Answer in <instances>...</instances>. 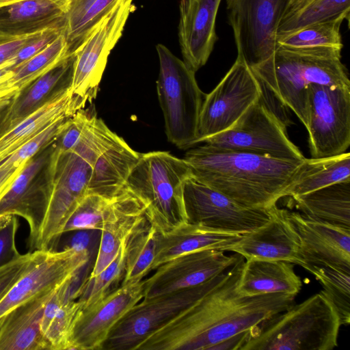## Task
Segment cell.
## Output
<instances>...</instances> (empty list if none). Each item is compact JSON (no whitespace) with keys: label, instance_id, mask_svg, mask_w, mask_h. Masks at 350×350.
<instances>
[{"label":"cell","instance_id":"40","mask_svg":"<svg viewBox=\"0 0 350 350\" xmlns=\"http://www.w3.org/2000/svg\"><path fill=\"white\" fill-rule=\"evenodd\" d=\"M117 196L109 198L95 193L87 194L70 216L63 233L82 230H100L104 217Z\"/></svg>","mask_w":350,"mask_h":350},{"label":"cell","instance_id":"5","mask_svg":"<svg viewBox=\"0 0 350 350\" xmlns=\"http://www.w3.org/2000/svg\"><path fill=\"white\" fill-rule=\"evenodd\" d=\"M341 325L321 291L255 327L241 350H332Z\"/></svg>","mask_w":350,"mask_h":350},{"label":"cell","instance_id":"3","mask_svg":"<svg viewBox=\"0 0 350 350\" xmlns=\"http://www.w3.org/2000/svg\"><path fill=\"white\" fill-rule=\"evenodd\" d=\"M341 50L322 47H277L260 64L250 68L263 88L283 107L290 108L306 129L309 121L308 87L350 86Z\"/></svg>","mask_w":350,"mask_h":350},{"label":"cell","instance_id":"25","mask_svg":"<svg viewBox=\"0 0 350 350\" xmlns=\"http://www.w3.org/2000/svg\"><path fill=\"white\" fill-rule=\"evenodd\" d=\"M58 288L23 303L3 317L0 350H50L40 322L46 302Z\"/></svg>","mask_w":350,"mask_h":350},{"label":"cell","instance_id":"10","mask_svg":"<svg viewBox=\"0 0 350 350\" xmlns=\"http://www.w3.org/2000/svg\"><path fill=\"white\" fill-rule=\"evenodd\" d=\"M217 276L192 288L144 297L111 329L101 350H137L146 338L204 294Z\"/></svg>","mask_w":350,"mask_h":350},{"label":"cell","instance_id":"31","mask_svg":"<svg viewBox=\"0 0 350 350\" xmlns=\"http://www.w3.org/2000/svg\"><path fill=\"white\" fill-rule=\"evenodd\" d=\"M350 180V153L302 161L282 198L306 194L330 185Z\"/></svg>","mask_w":350,"mask_h":350},{"label":"cell","instance_id":"51","mask_svg":"<svg viewBox=\"0 0 350 350\" xmlns=\"http://www.w3.org/2000/svg\"><path fill=\"white\" fill-rule=\"evenodd\" d=\"M5 109H0V119L2 118L5 111H4Z\"/></svg>","mask_w":350,"mask_h":350},{"label":"cell","instance_id":"36","mask_svg":"<svg viewBox=\"0 0 350 350\" xmlns=\"http://www.w3.org/2000/svg\"><path fill=\"white\" fill-rule=\"evenodd\" d=\"M344 19L340 16L325 23H317L295 31L277 36L276 48L310 49L330 47L342 49L340 26Z\"/></svg>","mask_w":350,"mask_h":350},{"label":"cell","instance_id":"12","mask_svg":"<svg viewBox=\"0 0 350 350\" xmlns=\"http://www.w3.org/2000/svg\"><path fill=\"white\" fill-rule=\"evenodd\" d=\"M308 144L311 158L346 152L350 145V86L308 87Z\"/></svg>","mask_w":350,"mask_h":350},{"label":"cell","instance_id":"23","mask_svg":"<svg viewBox=\"0 0 350 350\" xmlns=\"http://www.w3.org/2000/svg\"><path fill=\"white\" fill-rule=\"evenodd\" d=\"M82 109L69 85L57 90L38 109L0 133V164L53 123L70 118Z\"/></svg>","mask_w":350,"mask_h":350},{"label":"cell","instance_id":"49","mask_svg":"<svg viewBox=\"0 0 350 350\" xmlns=\"http://www.w3.org/2000/svg\"><path fill=\"white\" fill-rule=\"evenodd\" d=\"M19 1L21 0H0V8L14 3Z\"/></svg>","mask_w":350,"mask_h":350},{"label":"cell","instance_id":"18","mask_svg":"<svg viewBox=\"0 0 350 350\" xmlns=\"http://www.w3.org/2000/svg\"><path fill=\"white\" fill-rule=\"evenodd\" d=\"M286 215L300 240L303 268L327 266L350 271V230L298 212L286 209Z\"/></svg>","mask_w":350,"mask_h":350},{"label":"cell","instance_id":"45","mask_svg":"<svg viewBox=\"0 0 350 350\" xmlns=\"http://www.w3.org/2000/svg\"><path fill=\"white\" fill-rule=\"evenodd\" d=\"M27 163L21 162L10 156L0 164V200L9 191Z\"/></svg>","mask_w":350,"mask_h":350},{"label":"cell","instance_id":"43","mask_svg":"<svg viewBox=\"0 0 350 350\" xmlns=\"http://www.w3.org/2000/svg\"><path fill=\"white\" fill-rule=\"evenodd\" d=\"M31 256L28 252L17 260L0 267V300L26 269Z\"/></svg>","mask_w":350,"mask_h":350},{"label":"cell","instance_id":"44","mask_svg":"<svg viewBox=\"0 0 350 350\" xmlns=\"http://www.w3.org/2000/svg\"><path fill=\"white\" fill-rule=\"evenodd\" d=\"M12 65L10 59L0 64V109H6L20 94L12 79Z\"/></svg>","mask_w":350,"mask_h":350},{"label":"cell","instance_id":"15","mask_svg":"<svg viewBox=\"0 0 350 350\" xmlns=\"http://www.w3.org/2000/svg\"><path fill=\"white\" fill-rule=\"evenodd\" d=\"M88 260L89 252L83 246L32 252L26 269L0 300V319L23 303L58 288L80 273Z\"/></svg>","mask_w":350,"mask_h":350},{"label":"cell","instance_id":"9","mask_svg":"<svg viewBox=\"0 0 350 350\" xmlns=\"http://www.w3.org/2000/svg\"><path fill=\"white\" fill-rule=\"evenodd\" d=\"M133 0H118L73 52L70 90L83 108L96 96L108 57L121 36Z\"/></svg>","mask_w":350,"mask_h":350},{"label":"cell","instance_id":"4","mask_svg":"<svg viewBox=\"0 0 350 350\" xmlns=\"http://www.w3.org/2000/svg\"><path fill=\"white\" fill-rule=\"evenodd\" d=\"M105 144L104 134L88 126L72 149L53 146L43 180L47 210L37 250H53L70 216L88 193L93 164Z\"/></svg>","mask_w":350,"mask_h":350},{"label":"cell","instance_id":"37","mask_svg":"<svg viewBox=\"0 0 350 350\" xmlns=\"http://www.w3.org/2000/svg\"><path fill=\"white\" fill-rule=\"evenodd\" d=\"M70 54L71 53L69 51L67 40L63 31L46 48L12 70L13 81L21 92Z\"/></svg>","mask_w":350,"mask_h":350},{"label":"cell","instance_id":"30","mask_svg":"<svg viewBox=\"0 0 350 350\" xmlns=\"http://www.w3.org/2000/svg\"><path fill=\"white\" fill-rule=\"evenodd\" d=\"M292 198L301 213L350 230V180L338 182Z\"/></svg>","mask_w":350,"mask_h":350},{"label":"cell","instance_id":"42","mask_svg":"<svg viewBox=\"0 0 350 350\" xmlns=\"http://www.w3.org/2000/svg\"><path fill=\"white\" fill-rule=\"evenodd\" d=\"M18 228V220L15 215H8L0 218V267L19 258L16 245V234Z\"/></svg>","mask_w":350,"mask_h":350},{"label":"cell","instance_id":"8","mask_svg":"<svg viewBox=\"0 0 350 350\" xmlns=\"http://www.w3.org/2000/svg\"><path fill=\"white\" fill-rule=\"evenodd\" d=\"M270 96L263 88L260 97L229 129L201 142L284 160H303L301 151L288 137V124L272 107Z\"/></svg>","mask_w":350,"mask_h":350},{"label":"cell","instance_id":"1","mask_svg":"<svg viewBox=\"0 0 350 350\" xmlns=\"http://www.w3.org/2000/svg\"><path fill=\"white\" fill-rule=\"evenodd\" d=\"M244 259L240 256L204 294L146 338L137 350H213L293 305L294 295L240 294L237 284Z\"/></svg>","mask_w":350,"mask_h":350},{"label":"cell","instance_id":"6","mask_svg":"<svg viewBox=\"0 0 350 350\" xmlns=\"http://www.w3.org/2000/svg\"><path fill=\"white\" fill-rule=\"evenodd\" d=\"M191 174L183 159L165 151L140 154L125 187L143 204L150 226L159 234L186 222L183 183Z\"/></svg>","mask_w":350,"mask_h":350},{"label":"cell","instance_id":"29","mask_svg":"<svg viewBox=\"0 0 350 350\" xmlns=\"http://www.w3.org/2000/svg\"><path fill=\"white\" fill-rule=\"evenodd\" d=\"M73 62L74 54L71 53L23 89L6 108L0 122V133L38 109L57 90L67 86L59 85H70Z\"/></svg>","mask_w":350,"mask_h":350},{"label":"cell","instance_id":"24","mask_svg":"<svg viewBox=\"0 0 350 350\" xmlns=\"http://www.w3.org/2000/svg\"><path fill=\"white\" fill-rule=\"evenodd\" d=\"M73 0H21L0 8V31L22 36L65 24Z\"/></svg>","mask_w":350,"mask_h":350},{"label":"cell","instance_id":"39","mask_svg":"<svg viewBox=\"0 0 350 350\" xmlns=\"http://www.w3.org/2000/svg\"><path fill=\"white\" fill-rule=\"evenodd\" d=\"M130 237L123 241L115 258L107 267L94 278L87 279L77 288L75 297L81 303V309L93 304L103 297L113 289L112 286L121 278H123L126 249Z\"/></svg>","mask_w":350,"mask_h":350},{"label":"cell","instance_id":"27","mask_svg":"<svg viewBox=\"0 0 350 350\" xmlns=\"http://www.w3.org/2000/svg\"><path fill=\"white\" fill-rule=\"evenodd\" d=\"M241 236L184 222L166 233H159L151 271L185 254L210 249L224 251L239 240Z\"/></svg>","mask_w":350,"mask_h":350},{"label":"cell","instance_id":"14","mask_svg":"<svg viewBox=\"0 0 350 350\" xmlns=\"http://www.w3.org/2000/svg\"><path fill=\"white\" fill-rule=\"evenodd\" d=\"M262 92L263 87L250 67L237 58L218 85L205 94L196 144L229 129Z\"/></svg>","mask_w":350,"mask_h":350},{"label":"cell","instance_id":"22","mask_svg":"<svg viewBox=\"0 0 350 350\" xmlns=\"http://www.w3.org/2000/svg\"><path fill=\"white\" fill-rule=\"evenodd\" d=\"M148 224L143 204L124 187L104 217L98 254L88 279L107 267L126 239Z\"/></svg>","mask_w":350,"mask_h":350},{"label":"cell","instance_id":"19","mask_svg":"<svg viewBox=\"0 0 350 350\" xmlns=\"http://www.w3.org/2000/svg\"><path fill=\"white\" fill-rule=\"evenodd\" d=\"M270 219L264 225L242 234L224 252H233L244 258L284 260L301 266L300 240L286 215V209L270 206Z\"/></svg>","mask_w":350,"mask_h":350},{"label":"cell","instance_id":"13","mask_svg":"<svg viewBox=\"0 0 350 350\" xmlns=\"http://www.w3.org/2000/svg\"><path fill=\"white\" fill-rule=\"evenodd\" d=\"M186 222L216 230L244 234L264 225L270 219L269 208L243 206L194 178L183 183Z\"/></svg>","mask_w":350,"mask_h":350},{"label":"cell","instance_id":"38","mask_svg":"<svg viewBox=\"0 0 350 350\" xmlns=\"http://www.w3.org/2000/svg\"><path fill=\"white\" fill-rule=\"evenodd\" d=\"M321 284L322 293L336 308L342 325L350 323V271L327 266H313L308 270Z\"/></svg>","mask_w":350,"mask_h":350},{"label":"cell","instance_id":"35","mask_svg":"<svg viewBox=\"0 0 350 350\" xmlns=\"http://www.w3.org/2000/svg\"><path fill=\"white\" fill-rule=\"evenodd\" d=\"M349 11L350 0H312L295 12L282 17L277 36L342 16L349 20Z\"/></svg>","mask_w":350,"mask_h":350},{"label":"cell","instance_id":"2","mask_svg":"<svg viewBox=\"0 0 350 350\" xmlns=\"http://www.w3.org/2000/svg\"><path fill=\"white\" fill-rule=\"evenodd\" d=\"M200 182L250 208L276 204L302 161L273 158L205 145L183 159Z\"/></svg>","mask_w":350,"mask_h":350},{"label":"cell","instance_id":"11","mask_svg":"<svg viewBox=\"0 0 350 350\" xmlns=\"http://www.w3.org/2000/svg\"><path fill=\"white\" fill-rule=\"evenodd\" d=\"M287 3L288 0H226L237 58L252 68L273 53Z\"/></svg>","mask_w":350,"mask_h":350},{"label":"cell","instance_id":"41","mask_svg":"<svg viewBox=\"0 0 350 350\" xmlns=\"http://www.w3.org/2000/svg\"><path fill=\"white\" fill-rule=\"evenodd\" d=\"M65 29V24L56 25L44 29L34 35L16 54L10 59L12 63L11 70H14L29 59L40 52Z\"/></svg>","mask_w":350,"mask_h":350},{"label":"cell","instance_id":"28","mask_svg":"<svg viewBox=\"0 0 350 350\" xmlns=\"http://www.w3.org/2000/svg\"><path fill=\"white\" fill-rule=\"evenodd\" d=\"M293 267V263L284 260L247 259L239 278L237 291L247 296L270 293L297 295L302 288V281Z\"/></svg>","mask_w":350,"mask_h":350},{"label":"cell","instance_id":"7","mask_svg":"<svg viewBox=\"0 0 350 350\" xmlns=\"http://www.w3.org/2000/svg\"><path fill=\"white\" fill-rule=\"evenodd\" d=\"M159 60L157 81L168 141L185 149L196 144L199 116L205 94L200 89L195 72L165 46L158 44Z\"/></svg>","mask_w":350,"mask_h":350},{"label":"cell","instance_id":"20","mask_svg":"<svg viewBox=\"0 0 350 350\" xmlns=\"http://www.w3.org/2000/svg\"><path fill=\"white\" fill-rule=\"evenodd\" d=\"M46 155L33 157L0 200V218L8 215L24 218L29 227V252L37 250L44 226L47 203L43 182L36 178L46 164Z\"/></svg>","mask_w":350,"mask_h":350},{"label":"cell","instance_id":"34","mask_svg":"<svg viewBox=\"0 0 350 350\" xmlns=\"http://www.w3.org/2000/svg\"><path fill=\"white\" fill-rule=\"evenodd\" d=\"M118 0H73L66 18L64 33L72 53Z\"/></svg>","mask_w":350,"mask_h":350},{"label":"cell","instance_id":"48","mask_svg":"<svg viewBox=\"0 0 350 350\" xmlns=\"http://www.w3.org/2000/svg\"><path fill=\"white\" fill-rule=\"evenodd\" d=\"M312 0H288L284 15L291 14L306 5Z\"/></svg>","mask_w":350,"mask_h":350},{"label":"cell","instance_id":"32","mask_svg":"<svg viewBox=\"0 0 350 350\" xmlns=\"http://www.w3.org/2000/svg\"><path fill=\"white\" fill-rule=\"evenodd\" d=\"M62 285L46 302L40 322L42 334L50 350H70L74 323L82 308L77 299L65 301Z\"/></svg>","mask_w":350,"mask_h":350},{"label":"cell","instance_id":"17","mask_svg":"<svg viewBox=\"0 0 350 350\" xmlns=\"http://www.w3.org/2000/svg\"><path fill=\"white\" fill-rule=\"evenodd\" d=\"M144 280L112 289L81 309L74 323L70 350H101L111 329L144 297Z\"/></svg>","mask_w":350,"mask_h":350},{"label":"cell","instance_id":"16","mask_svg":"<svg viewBox=\"0 0 350 350\" xmlns=\"http://www.w3.org/2000/svg\"><path fill=\"white\" fill-rule=\"evenodd\" d=\"M240 255L219 250H202L173 258L144 280V297L169 293L202 284L234 265ZM143 297V298H144Z\"/></svg>","mask_w":350,"mask_h":350},{"label":"cell","instance_id":"46","mask_svg":"<svg viewBox=\"0 0 350 350\" xmlns=\"http://www.w3.org/2000/svg\"><path fill=\"white\" fill-rule=\"evenodd\" d=\"M36 33L14 36L0 31V64L12 58L21 48Z\"/></svg>","mask_w":350,"mask_h":350},{"label":"cell","instance_id":"47","mask_svg":"<svg viewBox=\"0 0 350 350\" xmlns=\"http://www.w3.org/2000/svg\"><path fill=\"white\" fill-rule=\"evenodd\" d=\"M252 329L236 334L215 345L213 350H241L251 335Z\"/></svg>","mask_w":350,"mask_h":350},{"label":"cell","instance_id":"26","mask_svg":"<svg viewBox=\"0 0 350 350\" xmlns=\"http://www.w3.org/2000/svg\"><path fill=\"white\" fill-rule=\"evenodd\" d=\"M139 157L140 153L113 133L94 160L88 194L117 196Z\"/></svg>","mask_w":350,"mask_h":350},{"label":"cell","instance_id":"33","mask_svg":"<svg viewBox=\"0 0 350 350\" xmlns=\"http://www.w3.org/2000/svg\"><path fill=\"white\" fill-rule=\"evenodd\" d=\"M159 232L149 224L139 228L130 237L125 258L122 285L143 280L151 271Z\"/></svg>","mask_w":350,"mask_h":350},{"label":"cell","instance_id":"21","mask_svg":"<svg viewBox=\"0 0 350 350\" xmlns=\"http://www.w3.org/2000/svg\"><path fill=\"white\" fill-rule=\"evenodd\" d=\"M221 1H179L181 53L183 62L195 72L206 64L217 40L215 20Z\"/></svg>","mask_w":350,"mask_h":350},{"label":"cell","instance_id":"50","mask_svg":"<svg viewBox=\"0 0 350 350\" xmlns=\"http://www.w3.org/2000/svg\"><path fill=\"white\" fill-rule=\"evenodd\" d=\"M3 321V317L0 319V333H1V329H2Z\"/></svg>","mask_w":350,"mask_h":350}]
</instances>
